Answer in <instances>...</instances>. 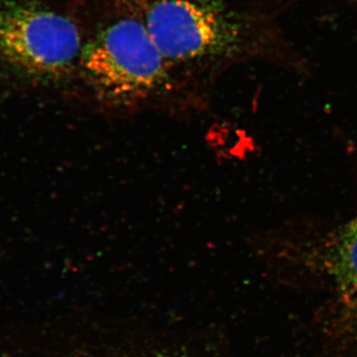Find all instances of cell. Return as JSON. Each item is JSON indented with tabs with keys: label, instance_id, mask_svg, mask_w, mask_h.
Listing matches in <instances>:
<instances>
[{
	"label": "cell",
	"instance_id": "6da1fadb",
	"mask_svg": "<svg viewBox=\"0 0 357 357\" xmlns=\"http://www.w3.org/2000/svg\"><path fill=\"white\" fill-rule=\"evenodd\" d=\"M79 64L98 98L110 105L146 100L168 79V65L144 22L122 18L107 25L82 51Z\"/></svg>",
	"mask_w": 357,
	"mask_h": 357
},
{
	"label": "cell",
	"instance_id": "7a4b0ae2",
	"mask_svg": "<svg viewBox=\"0 0 357 357\" xmlns=\"http://www.w3.org/2000/svg\"><path fill=\"white\" fill-rule=\"evenodd\" d=\"M81 33L69 18L30 2L0 6V53L29 74H65L81 58Z\"/></svg>",
	"mask_w": 357,
	"mask_h": 357
},
{
	"label": "cell",
	"instance_id": "3957f363",
	"mask_svg": "<svg viewBox=\"0 0 357 357\" xmlns=\"http://www.w3.org/2000/svg\"><path fill=\"white\" fill-rule=\"evenodd\" d=\"M143 22L167 63L220 53L231 43L234 32L222 14L195 0H157Z\"/></svg>",
	"mask_w": 357,
	"mask_h": 357
},
{
	"label": "cell",
	"instance_id": "277c9868",
	"mask_svg": "<svg viewBox=\"0 0 357 357\" xmlns=\"http://www.w3.org/2000/svg\"><path fill=\"white\" fill-rule=\"evenodd\" d=\"M326 264L340 285L357 292V217L338 230L328 243Z\"/></svg>",
	"mask_w": 357,
	"mask_h": 357
},
{
	"label": "cell",
	"instance_id": "5b68a950",
	"mask_svg": "<svg viewBox=\"0 0 357 357\" xmlns=\"http://www.w3.org/2000/svg\"><path fill=\"white\" fill-rule=\"evenodd\" d=\"M157 357H184V356H157Z\"/></svg>",
	"mask_w": 357,
	"mask_h": 357
}]
</instances>
